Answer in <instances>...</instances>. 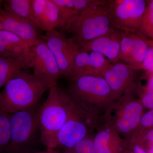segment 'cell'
Masks as SVG:
<instances>
[{"mask_svg": "<svg viewBox=\"0 0 153 153\" xmlns=\"http://www.w3.org/2000/svg\"><path fill=\"white\" fill-rule=\"evenodd\" d=\"M54 83L23 70L0 92V109L13 114L31 108Z\"/></svg>", "mask_w": 153, "mask_h": 153, "instance_id": "1", "label": "cell"}, {"mask_svg": "<svg viewBox=\"0 0 153 153\" xmlns=\"http://www.w3.org/2000/svg\"><path fill=\"white\" fill-rule=\"evenodd\" d=\"M69 78L68 95L88 114L98 117L100 113L107 109L119 98L101 76L84 75Z\"/></svg>", "mask_w": 153, "mask_h": 153, "instance_id": "2", "label": "cell"}, {"mask_svg": "<svg viewBox=\"0 0 153 153\" xmlns=\"http://www.w3.org/2000/svg\"><path fill=\"white\" fill-rule=\"evenodd\" d=\"M46 100L41 105L38 115L41 142L47 149H52L58 131L66 123L69 112L66 102V91L57 82L49 89Z\"/></svg>", "mask_w": 153, "mask_h": 153, "instance_id": "3", "label": "cell"}, {"mask_svg": "<svg viewBox=\"0 0 153 153\" xmlns=\"http://www.w3.org/2000/svg\"><path fill=\"white\" fill-rule=\"evenodd\" d=\"M108 4L92 6L80 11L67 22L63 29L71 35V38L77 46L111 30Z\"/></svg>", "mask_w": 153, "mask_h": 153, "instance_id": "4", "label": "cell"}, {"mask_svg": "<svg viewBox=\"0 0 153 153\" xmlns=\"http://www.w3.org/2000/svg\"><path fill=\"white\" fill-rule=\"evenodd\" d=\"M143 108L141 101L131 97L130 94H126L105 111L103 121L127 139L139 126Z\"/></svg>", "mask_w": 153, "mask_h": 153, "instance_id": "5", "label": "cell"}, {"mask_svg": "<svg viewBox=\"0 0 153 153\" xmlns=\"http://www.w3.org/2000/svg\"><path fill=\"white\" fill-rule=\"evenodd\" d=\"M41 105L11 114L10 120V141L4 152L23 153L36 139L39 130L38 115Z\"/></svg>", "mask_w": 153, "mask_h": 153, "instance_id": "6", "label": "cell"}, {"mask_svg": "<svg viewBox=\"0 0 153 153\" xmlns=\"http://www.w3.org/2000/svg\"><path fill=\"white\" fill-rule=\"evenodd\" d=\"M144 0H111L108 4L113 27L124 33H140L146 7Z\"/></svg>", "mask_w": 153, "mask_h": 153, "instance_id": "7", "label": "cell"}, {"mask_svg": "<svg viewBox=\"0 0 153 153\" xmlns=\"http://www.w3.org/2000/svg\"><path fill=\"white\" fill-rule=\"evenodd\" d=\"M67 108L69 117L56 135L52 149L58 147H62L67 150L70 149L91 135L90 132L96 127L95 122L88 118L76 107Z\"/></svg>", "mask_w": 153, "mask_h": 153, "instance_id": "8", "label": "cell"}, {"mask_svg": "<svg viewBox=\"0 0 153 153\" xmlns=\"http://www.w3.org/2000/svg\"><path fill=\"white\" fill-rule=\"evenodd\" d=\"M41 39L46 42L54 55L62 76L71 77L79 51L77 44L71 38H67L55 29L46 32L41 36Z\"/></svg>", "mask_w": 153, "mask_h": 153, "instance_id": "9", "label": "cell"}, {"mask_svg": "<svg viewBox=\"0 0 153 153\" xmlns=\"http://www.w3.org/2000/svg\"><path fill=\"white\" fill-rule=\"evenodd\" d=\"M31 67L33 74L49 80L52 83L62 76L54 55L46 42L41 39L30 45Z\"/></svg>", "mask_w": 153, "mask_h": 153, "instance_id": "10", "label": "cell"}, {"mask_svg": "<svg viewBox=\"0 0 153 153\" xmlns=\"http://www.w3.org/2000/svg\"><path fill=\"white\" fill-rule=\"evenodd\" d=\"M148 47V39L140 33L123 32L119 60H123L135 70L142 69Z\"/></svg>", "mask_w": 153, "mask_h": 153, "instance_id": "11", "label": "cell"}, {"mask_svg": "<svg viewBox=\"0 0 153 153\" xmlns=\"http://www.w3.org/2000/svg\"><path fill=\"white\" fill-rule=\"evenodd\" d=\"M135 71L134 68L126 63H110L102 77L120 98L130 94L133 89Z\"/></svg>", "mask_w": 153, "mask_h": 153, "instance_id": "12", "label": "cell"}, {"mask_svg": "<svg viewBox=\"0 0 153 153\" xmlns=\"http://www.w3.org/2000/svg\"><path fill=\"white\" fill-rule=\"evenodd\" d=\"M123 32L113 27L102 36L78 45L79 51L97 52L107 57L111 63H117Z\"/></svg>", "mask_w": 153, "mask_h": 153, "instance_id": "13", "label": "cell"}, {"mask_svg": "<svg viewBox=\"0 0 153 153\" xmlns=\"http://www.w3.org/2000/svg\"><path fill=\"white\" fill-rule=\"evenodd\" d=\"M33 15L38 30L46 32L60 27L63 29L58 7L52 0H32Z\"/></svg>", "mask_w": 153, "mask_h": 153, "instance_id": "14", "label": "cell"}, {"mask_svg": "<svg viewBox=\"0 0 153 153\" xmlns=\"http://www.w3.org/2000/svg\"><path fill=\"white\" fill-rule=\"evenodd\" d=\"M0 30L13 33L30 45L36 44L41 39L38 28L35 25L2 9L0 11Z\"/></svg>", "mask_w": 153, "mask_h": 153, "instance_id": "15", "label": "cell"}, {"mask_svg": "<svg viewBox=\"0 0 153 153\" xmlns=\"http://www.w3.org/2000/svg\"><path fill=\"white\" fill-rule=\"evenodd\" d=\"M110 63L105 56L97 52L79 50L71 77L84 75L102 76Z\"/></svg>", "mask_w": 153, "mask_h": 153, "instance_id": "16", "label": "cell"}, {"mask_svg": "<svg viewBox=\"0 0 153 153\" xmlns=\"http://www.w3.org/2000/svg\"><path fill=\"white\" fill-rule=\"evenodd\" d=\"M95 129L92 139L96 153H120L126 142L113 128L103 122Z\"/></svg>", "mask_w": 153, "mask_h": 153, "instance_id": "17", "label": "cell"}, {"mask_svg": "<svg viewBox=\"0 0 153 153\" xmlns=\"http://www.w3.org/2000/svg\"><path fill=\"white\" fill-rule=\"evenodd\" d=\"M30 46L13 33L0 30V57L25 60L31 67Z\"/></svg>", "mask_w": 153, "mask_h": 153, "instance_id": "18", "label": "cell"}, {"mask_svg": "<svg viewBox=\"0 0 153 153\" xmlns=\"http://www.w3.org/2000/svg\"><path fill=\"white\" fill-rule=\"evenodd\" d=\"M31 68L25 60L0 57V88L23 70Z\"/></svg>", "mask_w": 153, "mask_h": 153, "instance_id": "19", "label": "cell"}, {"mask_svg": "<svg viewBox=\"0 0 153 153\" xmlns=\"http://www.w3.org/2000/svg\"><path fill=\"white\" fill-rule=\"evenodd\" d=\"M2 6L4 10L36 26L33 17L32 0L4 1Z\"/></svg>", "mask_w": 153, "mask_h": 153, "instance_id": "20", "label": "cell"}, {"mask_svg": "<svg viewBox=\"0 0 153 153\" xmlns=\"http://www.w3.org/2000/svg\"><path fill=\"white\" fill-rule=\"evenodd\" d=\"M140 33L153 41V0L147 1Z\"/></svg>", "mask_w": 153, "mask_h": 153, "instance_id": "21", "label": "cell"}, {"mask_svg": "<svg viewBox=\"0 0 153 153\" xmlns=\"http://www.w3.org/2000/svg\"><path fill=\"white\" fill-rule=\"evenodd\" d=\"M10 116L0 109V153L4 151L10 142Z\"/></svg>", "mask_w": 153, "mask_h": 153, "instance_id": "22", "label": "cell"}, {"mask_svg": "<svg viewBox=\"0 0 153 153\" xmlns=\"http://www.w3.org/2000/svg\"><path fill=\"white\" fill-rule=\"evenodd\" d=\"M59 9L64 29L68 21L78 13L73 4L72 0H52Z\"/></svg>", "mask_w": 153, "mask_h": 153, "instance_id": "23", "label": "cell"}, {"mask_svg": "<svg viewBox=\"0 0 153 153\" xmlns=\"http://www.w3.org/2000/svg\"><path fill=\"white\" fill-rule=\"evenodd\" d=\"M93 136L89 135L76 144L66 153H96L94 148Z\"/></svg>", "mask_w": 153, "mask_h": 153, "instance_id": "24", "label": "cell"}, {"mask_svg": "<svg viewBox=\"0 0 153 153\" xmlns=\"http://www.w3.org/2000/svg\"><path fill=\"white\" fill-rule=\"evenodd\" d=\"M149 73L150 76L140 101L143 107L152 109H153V73Z\"/></svg>", "mask_w": 153, "mask_h": 153, "instance_id": "25", "label": "cell"}, {"mask_svg": "<svg viewBox=\"0 0 153 153\" xmlns=\"http://www.w3.org/2000/svg\"><path fill=\"white\" fill-rule=\"evenodd\" d=\"M142 69L153 73V41L148 39L146 54L143 63Z\"/></svg>", "mask_w": 153, "mask_h": 153, "instance_id": "26", "label": "cell"}, {"mask_svg": "<svg viewBox=\"0 0 153 153\" xmlns=\"http://www.w3.org/2000/svg\"><path fill=\"white\" fill-rule=\"evenodd\" d=\"M143 128H153V109L143 114L141 119L139 126Z\"/></svg>", "mask_w": 153, "mask_h": 153, "instance_id": "27", "label": "cell"}, {"mask_svg": "<svg viewBox=\"0 0 153 153\" xmlns=\"http://www.w3.org/2000/svg\"><path fill=\"white\" fill-rule=\"evenodd\" d=\"M127 142L130 145L134 153H148L143 149L142 147L141 146L139 145L129 141L128 140H127Z\"/></svg>", "mask_w": 153, "mask_h": 153, "instance_id": "28", "label": "cell"}, {"mask_svg": "<svg viewBox=\"0 0 153 153\" xmlns=\"http://www.w3.org/2000/svg\"><path fill=\"white\" fill-rule=\"evenodd\" d=\"M147 129L148 130L145 133V139L151 146L153 145V128Z\"/></svg>", "mask_w": 153, "mask_h": 153, "instance_id": "29", "label": "cell"}, {"mask_svg": "<svg viewBox=\"0 0 153 153\" xmlns=\"http://www.w3.org/2000/svg\"><path fill=\"white\" fill-rule=\"evenodd\" d=\"M35 153H60L57 151L55 149H47V150L44 151H41V152H38Z\"/></svg>", "mask_w": 153, "mask_h": 153, "instance_id": "30", "label": "cell"}, {"mask_svg": "<svg viewBox=\"0 0 153 153\" xmlns=\"http://www.w3.org/2000/svg\"><path fill=\"white\" fill-rule=\"evenodd\" d=\"M148 153H153V145H151L149 146V149L148 150Z\"/></svg>", "mask_w": 153, "mask_h": 153, "instance_id": "31", "label": "cell"}, {"mask_svg": "<svg viewBox=\"0 0 153 153\" xmlns=\"http://www.w3.org/2000/svg\"><path fill=\"white\" fill-rule=\"evenodd\" d=\"M3 2H4V1H0V11L2 9V7Z\"/></svg>", "mask_w": 153, "mask_h": 153, "instance_id": "32", "label": "cell"}, {"mask_svg": "<svg viewBox=\"0 0 153 153\" xmlns=\"http://www.w3.org/2000/svg\"><path fill=\"white\" fill-rule=\"evenodd\" d=\"M67 95H68V93H67V94H66V96H67ZM88 115H89V114H88ZM90 116L92 117H93L94 118H95V117H93L91 116V115H90ZM95 118H96H96H95ZM97 120H98V119H97Z\"/></svg>", "mask_w": 153, "mask_h": 153, "instance_id": "33", "label": "cell"}]
</instances>
